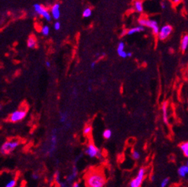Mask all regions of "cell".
Returning <instances> with one entry per match:
<instances>
[{
  "label": "cell",
  "instance_id": "obj_1",
  "mask_svg": "<svg viewBox=\"0 0 188 187\" xmlns=\"http://www.w3.org/2000/svg\"><path fill=\"white\" fill-rule=\"evenodd\" d=\"M86 187H104L106 179L103 171L100 170H91L84 177Z\"/></svg>",
  "mask_w": 188,
  "mask_h": 187
},
{
  "label": "cell",
  "instance_id": "obj_2",
  "mask_svg": "<svg viewBox=\"0 0 188 187\" xmlns=\"http://www.w3.org/2000/svg\"><path fill=\"white\" fill-rule=\"evenodd\" d=\"M19 145L20 140L18 139H12V140H7L2 145L0 148V152L3 155H9L11 153L13 152Z\"/></svg>",
  "mask_w": 188,
  "mask_h": 187
},
{
  "label": "cell",
  "instance_id": "obj_3",
  "mask_svg": "<svg viewBox=\"0 0 188 187\" xmlns=\"http://www.w3.org/2000/svg\"><path fill=\"white\" fill-rule=\"evenodd\" d=\"M138 23H139L140 26L142 27H148L151 28L153 32L154 35H158V32H159V27H158V24L156 21L152 19H149L146 18H141L138 19Z\"/></svg>",
  "mask_w": 188,
  "mask_h": 187
},
{
  "label": "cell",
  "instance_id": "obj_4",
  "mask_svg": "<svg viewBox=\"0 0 188 187\" xmlns=\"http://www.w3.org/2000/svg\"><path fill=\"white\" fill-rule=\"evenodd\" d=\"M145 169L144 167H141L138 170L136 177L132 179L129 183L130 187H141L144 181L145 177Z\"/></svg>",
  "mask_w": 188,
  "mask_h": 187
},
{
  "label": "cell",
  "instance_id": "obj_5",
  "mask_svg": "<svg viewBox=\"0 0 188 187\" xmlns=\"http://www.w3.org/2000/svg\"><path fill=\"white\" fill-rule=\"evenodd\" d=\"M33 8L37 15L43 17L47 21H50L51 20V15L50 14L49 11L47 9H45L42 5L36 3V4H34Z\"/></svg>",
  "mask_w": 188,
  "mask_h": 187
},
{
  "label": "cell",
  "instance_id": "obj_6",
  "mask_svg": "<svg viewBox=\"0 0 188 187\" xmlns=\"http://www.w3.org/2000/svg\"><path fill=\"white\" fill-rule=\"evenodd\" d=\"M85 154L90 158L101 157V152L100 149L93 143H90L85 149Z\"/></svg>",
  "mask_w": 188,
  "mask_h": 187
},
{
  "label": "cell",
  "instance_id": "obj_7",
  "mask_svg": "<svg viewBox=\"0 0 188 187\" xmlns=\"http://www.w3.org/2000/svg\"><path fill=\"white\" fill-rule=\"evenodd\" d=\"M26 115H27V112L25 109H18L11 114L9 119L12 122H18L24 118Z\"/></svg>",
  "mask_w": 188,
  "mask_h": 187
},
{
  "label": "cell",
  "instance_id": "obj_8",
  "mask_svg": "<svg viewBox=\"0 0 188 187\" xmlns=\"http://www.w3.org/2000/svg\"><path fill=\"white\" fill-rule=\"evenodd\" d=\"M172 31H173V28L170 24H165L163 26L161 29H159V32H158V36L159 40L164 41V40L167 39L172 33Z\"/></svg>",
  "mask_w": 188,
  "mask_h": 187
},
{
  "label": "cell",
  "instance_id": "obj_9",
  "mask_svg": "<svg viewBox=\"0 0 188 187\" xmlns=\"http://www.w3.org/2000/svg\"><path fill=\"white\" fill-rule=\"evenodd\" d=\"M57 130H54L51 133V144L49 146V149L47 153L49 154H51L55 152L56 149L57 143H58V136H57Z\"/></svg>",
  "mask_w": 188,
  "mask_h": 187
},
{
  "label": "cell",
  "instance_id": "obj_10",
  "mask_svg": "<svg viewBox=\"0 0 188 187\" xmlns=\"http://www.w3.org/2000/svg\"><path fill=\"white\" fill-rule=\"evenodd\" d=\"M60 4L59 3H55L52 6L51 9V15L53 18L55 20L59 19L60 16H61V11H60Z\"/></svg>",
  "mask_w": 188,
  "mask_h": 187
},
{
  "label": "cell",
  "instance_id": "obj_11",
  "mask_svg": "<svg viewBox=\"0 0 188 187\" xmlns=\"http://www.w3.org/2000/svg\"><path fill=\"white\" fill-rule=\"evenodd\" d=\"M77 175H78L77 168L76 166H73V169H72L71 173L67 176V179H66V183H67L68 184L74 183V180L75 179L77 178Z\"/></svg>",
  "mask_w": 188,
  "mask_h": 187
},
{
  "label": "cell",
  "instance_id": "obj_12",
  "mask_svg": "<svg viewBox=\"0 0 188 187\" xmlns=\"http://www.w3.org/2000/svg\"><path fill=\"white\" fill-rule=\"evenodd\" d=\"M178 174L181 178L185 179L188 176V166L187 165H182L178 170Z\"/></svg>",
  "mask_w": 188,
  "mask_h": 187
},
{
  "label": "cell",
  "instance_id": "obj_13",
  "mask_svg": "<svg viewBox=\"0 0 188 187\" xmlns=\"http://www.w3.org/2000/svg\"><path fill=\"white\" fill-rule=\"evenodd\" d=\"M167 102H164L162 103V115L163 121L165 124H168V113H167Z\"/></svg>",
  "mask_w": 188,
  "mask_h": 187
},
{
  "label": "cell",
  "instance_id": "obj_14",
  "mask_svg": "<svg viewBox=\"0 0 188 187\" xmlns=\"http://www.w3.org/2000/svg\"><path fill=\"white\" fill-rule=\"evenodd\" d=\"M188 47V35H184L181 41V50L183 52L185 51Z\"/></svg>",
  "mask_w": 188,
  "mask_h": 187
},
{
  "label": "cell",
  "instance_id": "obj_15",
  "mask_svg": "<svg viewBox=\"0 0 188 187\" xmlns=\"http://www.w3.org/2000/svg\"><path fill=\"white\" fill-rule=\"evenodd\" d=\"M145 30L144 27H142V26H138V27H134L132 28L129 29V30H128L127 32H126V35H134V34L135 33H139V32H143V31Z\"/></svg>",
  "mask_w": 188,
  "mask_h": 187
},
{
  "label": "cell",
  "instance_id": "obj_16",
  "mask_svg": "<svg viewBox=\"0 0 188 187\" xmlns=\"http://www.w3.org/2000/svg\"><path fill=\"white\" fill-rule=\"evenodd\" d=\"M27 45L29 48H35L37 47V40L34 36H30L27 40Z\"/></svg>",
  "mask_w": 188,
  "mask_h": 187
},
{
  "label": "cell",
  "instance_id": "obj_17",
  "mask_svg": "<svg viewBox=\"0 0 188 187\" xmlns=\"http://www.w3.org/2000/svg\"><path fill=\"white\" fill-rule=\"evenodd\" d=\"M134 9L138 12H143V3L141 1H135L134 3Z\"/></svg>",
  "mask_w": 188,
  "mask_h": 187
},
{
  "label": "cell",
  "instance_id": "obj_18",
  "mask_svg": "<svg viewBox=\"0 0 188 187\" xmlns=\"http://www.w3.org/2000/svg\"><path fill=\"white\" fill-rule=\"evenodd\" d=\"M180 148H181V151L183 152L184 155L187 158H188V141L184 142L180 145Z\"/></svg>",
  "mask_w": 188,
  "mask_h": 187
},
{
  "label": "cell",
  "instance_id": "obj_19",
  "mask_svg": "<svg viewBox=\"0 0 188 187\" xmlns=\"http://www.w3.org/2000/svg\"><path fill=\"white\" fill-rule=\"evenodd\" d=\"M92 15V9L90 8H86L83 12V16L84 18H89Z\"/></svg>",
  "mask_w": 188,
  "mask_h": 187
},
{
  "label": "cell",
  "instance_id": "obj_20",
  "mask_svg": "<svg viewBox=\"0 0 188 187\" xmlns=\"http://www.w3.org/2000/svg\"><path fill=\"white\" fill-rule=\"evenodd\" d=\"M54 179H55V183L60 186V184H61V175H60V173L58 172V171H56V173L55 174Z\"/></svg>",
  "mask_w": 188,
  "mask_h": 187
},
{
  "label": "cell",
  "instance_id": "obj_21",
  "mask_svg": "<svg viewBox=\"0 0 188 187\" xmlns=\"http://www.w3.org/2000/svg\"><path fill=\"white\" fill-rule=\"evenodd\" d=\"M103 137L106 139H109L112 137V131L110 129H106L103 131Z\"/></svg>",
  "mask_w": 188,
  "mask_h": 187
},
{
  "label": "cell",
  "instance_id": "obj_22",
  "mask_svg": "<svg viewBox=\"0 0 188 187\" xmlns=\"http://www.w3.org/2000/svg\"><path fill=\"white\" fill-rule=\"evenodd\" d=\"M49 32H50V28L47 25H44L41 28V34L44 36H47L49 35Z\"/></svg>",
  "mask_w": 188,
  "mask_h": 187
},
{
  "label": "cell",
  "instance_id": "obj_23",
  "mask_svg": "<svg viewBox=\"0 0 188 187\" xmlns=\"http://www.w3.org/2000/svg\"><path fill=\"white\" fill-rule=\"evenodd\" d=\"M17 185V180L15 179H12V180H9L6 184L5 187H15Z\"/></svg>",
  "mask_w": 188,
  "mask_h": 187
},
{
  "label": "cell",
  "instance_id": "obj_24",
  "mask_svg": "<svg viewBox=\"0 0 188 187\" xmlns=\"http://www.w3.org/2000/svg\"><path fill=\"white\" fill-rule=\"evenodd\" d=\"M131 154H132V157L134 160H138L140 158V153L137 151L136 150H133Z\"/></svg>",
  "mask_w": 188,
  "mask_h": 187
},
{
  "label": "cell",
  "instance_id": "obj_25",
  "mask_svg": "<svg viewBox=\"0 0 188 187\" xmlns=\"http://www.w3.org/2000/svg\"><path fill=\"white\" fill-rule=\"evenodd\" d=\"M125 50V44L124 42L121 41V42L118 43V47H117V53H120L122 51H124Z\"/></svg>",
  "mask_w": 188,
  "mask_h": 187
},
{
  "label": "cell",
  "instance_id": "obj_26",
  "mask_svg": "<svg viewBox=\"0 0 188 187\" xmlns=\"http://www.w3.org/2000/svg\"><path fill=\"white\" fill-rule=\"evenodd\" d=\"M169 182H170V178H168V177H166V178L163 179L162 181L161 182V185H160V186L167 187V185L169 184Z\"/></svg>",
  "mask_w": 188,
  "mask_h": 187
},
{
  "label": "cell",
  "instance_id": "obj_27",
  "mask_svg": "<svg viewBox=\"0 0 188 187\" xmlns=\"http://www.w3.org/2000/svg\"><path fill=\"white\" fill-rule=\"evenodd\" d=\"M84 134H85V135H89V134H90V133L92 132V127L90 126V125H87V126H85V128H84Z\"/></svg>",
  "mask_w": 188,
  "mask_h": 187
},
{
  "label": "cell",
  "instance_id": "obj_28",
  "mask_svg": "<svg viewBox=\"0 0 188 187\" xmlns=\"http://www.w3.org/2000/svg\"><path fill=\"white\" fill-rule=\"evenodd\" d=\"M67 114L66 113V112H62V113L61 114V122L64 123L66 122V121H67Z\"/></svg>",
  "mask_w": 188,
  "mask_h": 187
},
{
  "label": "cell",
  "instance_id": "obj_29",
  "mask_svg": "<svg viewBox=\"0 0 188 187\" xmlns=\"http://www.w3.org/2000/svg\"><path fill=\"white\" fill-rule=\"evenodd\" d=\"M32 179H33V180H38V179H39V174H38V173H33V174H32Z\"/></svg>",
  "mask_w": 188,
  "mask_h": 187
},
{
  "label": "cell",
  "instance_id": "obj_30",
  "mask_svg": "<svg viewBox=\"0 0 188 187\" xmlns=\"http://www.w3.org/2000/svg\"><path fill=\"white\" fill-rule=\"evenodd\" d=\"M55 29L57 31L61 29V23H60L59 21H56V22L55 23Z\"/></svg>",
  "mask_w": 188,
  "mask_h": 187
},
{
  "label": "cell",
  "instance_id": "obj_31",
  "mask_svg": "<svg viewBox=\"0 0 188 187\" xmlns=\"http://www.w3.org/2000/svg\"><path fill=\"white\" fill-rule=\"evenodd\" d=\"M72 187H81V184H80V183H78V182H74V183H73V184H72Z\"/></svg>",
  "mask_w": 188,
  "mask_h": 187
},
{
  "label": "cell",
  "instance_id": "obj_32",
  "mask_svg": "<svg viewBox=\"0 0 188 187\" xmlns=\"http://www.w3.org/2000/svg\"><path fill=\"white\" fill-rule=\"evenodd\" d=\"M161 9H166V4H165V2H162L161 3Z\"/></svg>",
  "mask_w": 188,
  "mask_h": 187
},
{
  "label": "cell",
  "instance_id": "obj_33",
  "mask_svg": "<svg viewBox=\"0 0 188 187\" xmlns=\"http://www.w3.org/2000/svg\"><path fill=\"white\" fill-rule=\"evenodd\" d=\"M95 66H96V62L95 61H93V62H92L91 65H90V67H91L92 69H93V68L95 67Z\"/></svg>",
  "mask_w": 188,
  "mask_h": 187
},
{
  "label": "cell",
  "instance_id": "obj_34",
  "mask_svg": "<svg viewBox=\"0 0 188 187\" xmlns=\"http://www.w3.org/2000/svg\"><path fill=\"white\" fill-rule=\"evenodd\" d=\"M132 56V52H127V58H131Z\"/></svg>",
  "mask_w": 188,
  "mask_h": 187
},
{
  "label": "cell",
  "instance_id": "obj_35",
  "mask_svg": "<svg viewBox=\"0 0 188 187\" xmlns=\"http://www.w3.org/2000/svg\"><path fill=\"white\" fill-rule=\"evenodd\" d=\"M46 66L47 67H51V63L49 61H46Z\"/></svg>",
  "mask_w": 188,
  "mask_h": 187
},
{
  "label": "cell",
  "instance_id": "obj_36",
  "mask_svg": "<svg viewBox=\"0 0 188 187\" xmlns=\"http://www.w3.org/2000/svg\"><path fill=\"white\" fill-rule=\"evenodd\" d=\"M151 180H152V181H154V180H155V176L152 175V177H151Z\"/></svg>",
  "mask_w": 188,
  "mask_h": 187
},
{
  "label": "cell",
  "instance_id": "obj_37",
  "mask_svg": "<svg viewBox=\"0 0 188 187\" xmlns=\"http://www.w3.org/2000/svg\"><path fill=\"white\" fill-rule=\"evenodd\" d=\"M178 187H185V186H178Z\"/></svg>",
  "mask_w": 188,
  "mask_h": 187
},
{
  "label": "cell",
  "instance_id": "obj_38",
  "mask_svg": "<svg viewBox=\"0 0 188 187\" xmlns=\"http://www.w3.org/2000/svg\"><path fill=\"white\" fill-rule=\"evenodd\" d=\"M186 165H187V166H188V161H187V164H186Z\"/></svg>",
  "mask_w": 188,
  "mask_h": 187
},
{
  "label": "cell",
  "instance_id": "obj_39",
  "mask_svg": "<svg viewBox=\"0 0 188 187\" xmlns=\"http://www.w3.org/2000/svg\"><path fill=\"white\" fill-rule=\"evenodd\" d=\"M0 109H1V106H0Z\"/></svg>",
  "mask_w": 188,
  "mask_h": 187
}]
</instances>
